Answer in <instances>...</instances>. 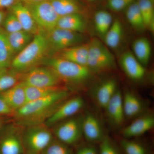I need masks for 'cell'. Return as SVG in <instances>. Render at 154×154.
I'll return each instance as SVG.
<instances>
[{"label":"cell","instance_id":"13","mask_svg":"<svg viewBox=\"0 0 154 154\" xmlns=\"http://www.w3.org/2000/svg\"><path fill=\"white\" fill-rule=\"evenodd\" d=\"M82 132L87 140L92 144L100 143L105 136L100 122L91 113L83 117Z\"/></svg>","mask_w":154,"mask_h":154},{"label":"cell","instance_id":"14","mask_svg":"<svg viewBox=\"0 0 154 154\" xmlns=\"http://www.w3.org/2000/svg\"><path fill=\"white\" fill-rule=\"evenodd\" d=\"M9 10L17 17L23 30L34 35L41 31L29 9L24 3L19 2Z\"/></svg>","mask_w":154,"mask_h":154},{"label":"cell","instance_id":"35","mask_svg":"<svg viewBox=\"0 0 154 154\" xmlns=\"http://www.w3.org/2000/svg\"><path fill=\"white\" fill-rule=\"evenodd\" d=\"M99 154H119L118 149L107 136L99 143Z\"/></svg>","mask_w":154,"mask_h":154},{"label":"cell","instance_id":"29","mask_svg":"<svg viewBox=\"0 0 154 154\" xmlns=\"http://www.w3.org/2000/svg\"><path fill=\"white\" fill-rule=\"evenodd\" d=\"M145 28L154 30V4L149 0H137Z\"/></svg>","mask_w":154,"mask_h":154},{"label":"cell","instance_id":"40","mask_svg":"<svg viewBox=\"0 0 154 154\" xmlns=\"http://www.w3.org/2000/svg\"><path fill=\"white\" fill-rule=\"evenodd\" d=\"M6 16V15L5 12L3 11L0 10V26L2 25L3 22L5 20Z\"/></svg>","mask_w":154,"mask_h":154},{"label":"cell","instance_id":"44","mask_svg":"<svg viewBox=\"0 0 154 154\" xmlns=\"http://www.w3.org/2000/svg\"><path fill=\"white\" fill-rule=\"evenodd\" d=\"M88 1H91V2H93V1H95V0H88Z\"/></svg>","mask_w":154,"mask_h":154},{"label":"cell","instance_id":"38","mask_svg":"<svg viewBox=\"0 0 154 154\" xmlns=\"http://www.w3.org/2000/svg\"><path fill=\"white\" fill-rule=\"evenodd\" d=\"M14 111L9 107L4 99L0 96V116H13Z\"/></svg>","mask_w":154,"mask_h":154},{"label":"cell","instance_id":"27","mask_svg":"<svg viewBox=\"0 0 154 154\" xmlns=\"http://www.w3.org/2000/svg\"><path fill=\"white\" fill-rule=\"evenodd\" d=\"M123 104L125 116L128 117L138 115L142 110L140 100L130 92H127L123 96Z\"/></svg>","mask_w":154,"mask_h":154},{"label":"cell","instance_id":"8","mask_svg":"<svg viewBox=\"0 0 154 154\" xmlns=\"http://www.w3.org/2000/svg\"><path fill=\"white\" fill-rule=\"evenodd\" d=\"M22 82L25 85L42 88L60 87L62 83L54 71L45 66L35 67L22 74Z\"/></svg>","mask_w":154,"mask_h":154},{"label":"cell","instance_id":"1","mask_svg":"<svg viewBox=\"0 0 154 154\" xmlns=\"http://www.w3.org/2000/svg\"><path fill=\"white\" fill-rule=\"evenodd\" d=\"M68 96L66 90L61 89L49 96L27 102L13 116L17 124L23 127L43 123Z\"/></svg>","mask_w":154,"mask_h":154},{"label":"cell","instance_id":"23","mask_svg":"<svg viewBox=\"0 0 154 154\" xmlns=\"http://www.w3.org/2000/svg\"><path fill=\"white\" fill-rule=\"evenodd\" d=\"M133 54L143 66L149 63L151 55V46L148 38L142 37L136 39L132 45Z\"/></svg>","mask_w":154,"mask_h":154},{"label":"cell","instance_id":"18","mask_svg":"<svg viewBox=\"0 0 154 154\" xmlns=\"http://www.w3.org/2000/svg\"><path fill=\"white\" fill-rule=\"evenodd\" d=\"M105 109L107 110L108 117L113 124L117 126L122 124L125 116L123 96L120 91H116Z\"/></svg>","mask_w":154,"mask_h":154},{"label":"cell","instance_id":"7","mask_svg":"<svg viewBox=\"0 0 154 154\" xmlns=\"http://www.w3.org/2000/svg\"><path fill=\"white\" fill-rule=\"evenodd\" d=\"M25 4L41 31L46 32L56 28L60 17L49 0Z\"/></svg>","mask_w":154,"mask_h":154},{"label":"cell","instance_id":"41","mask_svg":"<svg viewBox=\"0 0 154 154\" xmlns=\"http://www.w3.org/2000/svg\"><path fill=\"white\" fill-rule=\"evenodd\" d=\"M42 1H44V0H20L24 4H30V3L37 2Z\"/></svg>","mask_w":154,"mask_h":154},{"label":"cell","instance_id":"2","mask_svg":"<svg viewBox=\"0 0 154 154\" xmlns=\"http://www.w3.org/2000/svg\"><path fill=\"white\" fill-rule=\"evenodd\" d=\"M48 57V45L45 33L40 31L22 51L15 56L11 63V69L21 74L42 64Z\"/></svg>","mask_w":154,"mask_h":154},{"label":"cell","instance_id":"17","mask_svg":"<svg viewBox=\"0 0 154 154\" xmlns=\"http://www.w3.org/2000/svg\"><path fill=\"white\" fill-rule=\"evenodd\" d=\"M88 51V42L68 48L54 56L87 67Z\"/></svg>","mask_w":154,"mask_h":154},{"label":"cell","instance_id":"39","mask_svg":"<svg viewBox=\"0 0 154 154\" xmlns=\"http://www.w3.org/2000/svg\"><path fill=\"white\" fill-rule=\"evenodd\" d=\"M19 2H21L20 0H0V10H9Z\"/></svg>","mask_w":154,"mask_h":154},{"label":"cell","instance_id":"34","mask_svg":"<svg viewBox=\"0 0 154 154\" xmlns=\"http://www.w3.org/2000/svg\"><path fill=\"white\" fill-rule=\"evenodd\" d=\"M2 25L3 29L8 33L23 30L17 17L11 12L8 15H6Z\"/></svg>","mask_w":154,"mask_h":154},{"label":"cell","instance_id":"37","mask_svg":"<svg viewBox=\"0 0 154 154\" xmlns=\"http://www.w3.org/2000/svg\"><path fill=\"white\" fill-rule=\"evenodd\" d=\"M76 154H99V151L94 144L91 143L81 147Z\"/></svg>","mask_w":154,"mask_h":154},{"label":"cell","instance_id":"31","mask_svg":"<svg viewBox=\"0 0 154 154\" xmlns=\"http://www.w3.org/2000/svg\"><path fill=\"white\" fill-rule=\"evenodd\" d=\"M25 86L27 102L49 96L57 91L63 89L60 87L42 88L25 85Z\"/></svg>","mask_w":154,"mask_h":154},{"label":"cell","instance_id":"28","mask_svg":"<svg viewBox=\"0 0 154 154\" xmlns=\"http://www.w3.org/2000/svg\"><path fill=\"white\" fill-rule=\"evenodd\" d=\"M112 15L104 10L97 11L94 16L95 28L100 36L104 37L113 23Z\"/></svg>","mask_w":154,"mask_h":154},{"label":"cell","instance_id":"21","mask_svg":"<svg viewBox=\"0 0 154 154\" xmlns=\"http://www.w3.org/2000/svg\"><path fill=\"white\" fill-rule=\"evenodd\" d=\"M15 55L9 43L7 33L0 27V68H8Z\"/></svg>","mask_w":154,"mask_h":154},{"label":"cell","instance_id":"16","mask_svg":"<svg viewBox=\"0 0 154 154\" xmlns=\"http://www.w3.org/2000/svg\"><path fill=\"white\" fill-rule=\"evenodd\" d=\"M154 126V117L151 114L143 116L133 122L123 129L122 134L125 138L142 135Z\"/></svg>","mask_w":154,"mask_h":154},{"label":"cell","instance_id":"33","mask_svg":"<svg viewBox=\"0 0 154 154\" xmlns=\"http://www.w3.org/2000/svg\"><path fill=\"white\" fill-rule=\"evenodd\" d=\"M120 144L125 154H147L146 148L137 142L125 138Z\"/></svg>","mask_w":154,"mask_h":154},{"label":"cell","instance_id":"4","mask_svg":"<svg viewBox=\"0 0 154 154\" xmlns=\"http://www.w3.org/2000/svg\"><path fill=\"white\" fill-rule=\"evenodd\" d=\"M53 138L52 131L45 123L24 127L22 140L25 152L41 154Z\"/></svg>","mask_w":154,"mask_h":154},{"label":"cell","instance_id":"25","mask_svg":"<svg viewBox=\"0 0 154 154\" xmlns=\"http://www.w3.org/2000/svg\"><path fill=\"white\" fill-rule=\"evenodd\" d=\"M22 74L11 68L0 69V94L22 82Z\"/></svg>","mask_w":154,"mask_h":154},{"label":"cell","instance_id":"11","mask_svg":"<svg viewBox=\"0 0 154 154\" xmlns=\"http://www.w3.org/2000/svg\"><path fill=\"white\" fill-rule=\"evenodd\" d=\"M84 101L80 97H75L63 102L45 122L48 127L55 125L61 122L72 117L84 106Z\"/></svg>","mask_w":154,"mask_h":154},{"label":"cell","instance_id":"10","mask_svg":"<svg viewBox=\"0 0 154 154\" xmlns=\"http://www.w3.org/2000/svg\"><path fill=\"white\" fill-rule=\"evenodd\" d=\"M23 129L24 127L16 123L0 131V154L25 153L22 140Z\"/></svg>","mask_w":154,"mask_h":154},{"label":"cell","instance_id":"3","mask_svg":"<svg viewBox=\"0 0 154 154\" xmlns=\"http://www.w3.org/2000/svg\"><path fill=\"white\" fill-rule=\"evenodd\" d=\"M42 64L52 69L62 82L81 85L91 77V71L87 67L55 56L48 57Z\"/></svg>","mask_w":154,"mask_h":154},{"label":"cell","instance_id":"32","mask_svg":"<svg viewBox=\"0 0 154 154\" xmlns=\"http://www.w3.org/2000/svg\"><path fill=\"white\" fill-rule=\"evenodd\" d=\"M41 154H72L69 146L53 138Z\"/></svg>","mask_w":154,"mask_h":154},{"label":"cell","instance_id":"5","mask_svg":"<svg viewBox=\"0 0 154 154\" xmlns=\"http://www.w3.org/2000/svg\"><path fill=\"white\" fill-rule=\"evenodd\" d=\"M88 43L87 67L91 72H105L114 67V56L101 41L94 38Z\"/></svg>","mask_w":154,"mask_h":154},{"label":"cell","instance_id":"42","mask_svg":"<svg viewBox=\"0 0 154 154\" xmlns=\"http://www.w3.org/2000/svg\"><path fill=\"white\" fill-rule=\"evenodd\" d=\"M3 125V119L1 117H0V131L2 130V127Z\"/></svg>","mask_w":154,"mask_h":154},{"label":"cell","instance_id":"43","mask_svg":"<svg viewBox=\"0 0 154 154\" xmlns=\"http://www.w3.org/2000/svg\"><path fill=\"white\" fill-rule=\"evenodd\" d=\"M149 1H150L153 4H154V0H149Z\"/></svg>","mask_w":154,"mask_h":154},{"label":"cell","instance_id":"36","mask_svg":"<svg viewBox=\"0 0 154 154\" xmlns=\"http://www.w3.org/2000/svg\"><path fill=\"white\" fill-rule=\"evenodd\" d=\"M137 0H108L107 5L111 10L119 12L126 9Z\"/></svg>","mask_w":154,"mask_h":154},{"label":"cell","instance_id":"45","mask_svg":"<svg viewBox=\"0 0 154 154\" xmlns=\"http://www.w3.org/2000/svg\"><path fill=\"white\" fill-rule=\"evenodd\" d=\"M0 69H1V68H0Z\"/></svg>","mask_w":154,"mask_h":154},{"label":"cell","instance_id":"24","mask_svg":"<svg viewBox=\"0 0 154 154\" xmlns=\"http://www.w3.org/2000/svg\"><path fill=\"white\" fill-rule=\"evenodd\" d=\"M60 17L69 14H81L82 7L78 0H49Z\"/></svg>","mask_w":154,"mask_h":154},{"label":"cell","instance_id":"19","mask_svg":"<svg viewBox=\"0 0 154 154\" xmlns=\"http://www.w3.org/2000/svg\"><path fill=\"white\" fill-rule=\"evenodd\" d=\"M87 24L82 14H69L59 18L57 27L82 33L85 30Z\"/></svg>","mask_w":154,"mask_h":154},{"label":"cell","instance_id":"9","mask_svg":"<svg viewBox=\"0 0 154 154\" xmlns=\"http://www.w3.org/2000/svg\"><path fill=\"white\" fill-rule=\"evenodd\" d=\"M82 119V117H72L61 122L56 124L53 134L57 139L67 145L75 144L83 136Z\"/></svg>","mask_w":154,"mask_h":154},{"label":"cell","instance_id":"15","mask_svg":"<svg viewBox=\"0 0 154 154\" xmlns=\"http://www.w3.org/2000/svg\"><path fill=\"white\" fill-rule=\"evenodd\" d=\"M0 96L14 113L27 103L25 86L22 82L0 94Z\"/></svg>","mask_w":154,"mask_h":154},{"label":"cell","instance_id":"26","mask_svg":"<svg viewBox=\"0 0 154 154\" xmlns=\"http://www.w3.org/2000/svg\"><path fill=\"white\" fill-rule=\"evenodd\" d=\"M123 32L121 22L118 19H115L104 36V41L107 47L112 48L118 47L121 42Z\"/></svg>","mask_w":154,"mask_h":154},{"label":"cell","instance_id":"30","mask_svg":"<svg viewBox=\"0 0 154 154\" xmlns=\"http://www.w3.org/2000/svg\"><path fill=\"white\" fill-rule=\"evenodd\" d=\"M125 16L130 24L135 29L142 30L145 28L137 0L125 9Z\"/></svg>","mask_w":154,"mask_h":154},{"label":"cell","instance_id":"12","mask_svg":"<svg viewBox=\"0 0 154 154\" xmlns=\"http://www.w3.org/2000/svg\"><path fill=\"white\" fill-rule=\"evenodd\" d=\"M119 62L123 71L131 79L139 81L144 76L146 73L144 67L131 51H128L123 53Z\"/></svg>","mask_w":154,"mask_h":154},{"label":"cell","instance_id":"20","mask_svg":"<svg viewBox=\"0 0 154 154\" xmlns=\"http://www.w3.org/2000/svg\"><path fill=\"white\" fill-rule=\"evenodd\" d=\"M116 82L109 79L102 83L98 87L95 94V98L100 106L105 109L116 91Z\"/></svg>","mask_w":154,"mask_h":154},{"label":"cell","instance_id":"6","mask_svg":"<svg viewBox=\"0 0 154 154\" xmlns=\"http://www.w3.org/2000/svg\"><path fill=\"white\" fill-rule=\"evenodd\" d=\"M48 45V56L68 48L82 44L85 37L81 33L56 28L45 32Z\"/></svg>","mask_w":154,"mask_h":154},{"label":"cell","instance_id":"22","mask_svg":"<svg viewBox=\"0 0 154 154\" xmlns=\"http://www.w3.org/2000/svg\"><path fill=\"white\" fill-rule=\"evenodd\" d=\"M34 36L24 30L7 33L9 43L15 56L22 51L32 41Z\"/></svg>","mask_w":154,"mask_h":154}]
</instances>
